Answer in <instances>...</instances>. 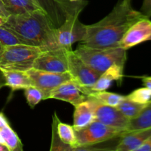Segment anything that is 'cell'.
<instances>
[{
    "label": "cell",
    "instance_id": "cell-1",
    "mask_svg": "<svg viewBox=\"0 0 151 151\" xmlns=\"http://www.w3.org/2000/svg\"><path fill=\"white\" fill-rule=\"evenodd\" d=\"M145 17L141 12L133 8L131 1L119 0L103 19L87 25L85 36L79 44L94 49L119 47V42L127 30Z\"/></svg>",
    "mask_w": 151,
    "mask_h": 151
},
{
    "label": "cell",
    "instance_id": "cell-2",
    "mask_svg": "<svg viewBox=\"0 0 151 151\" xmlns=\"http://www.w3.org/2000/svg\"><path fill=\"white\" fill-rule=\"evenodd\" d=\"M3 25L13 30L26 44L39 47L43 51L60 47L55 27L43 10L10 15Z\"/></svg>",
    "mask_w": 151,
    "mask_h": 151
},
{
    "label": "cell",
    "instance_id": "cell-3",
    "mask_svg": "<svg viewBox=\"0 0 151 151\" xmlns=\"http://www.w3.org/2000/svg\"><path fill=\"white\" fill-rule=\"evenodd\" d=\"M75 52L100 75L112 65L124 66L127 60V50L120 47L94 49L78 44Z\"/></svg>",
    "mask_w": 151,
    "mask_h": 151
},
{
    "label": "cell",
    "instance_id": "cell-4",
    "mask_svg": "<svg viewBox=\"0 0 151 151\" xmlns=\"http://www.w3.org/2000/svg\"><path fill=\"white\" fill-rule=\"evenodd\" d=\"M43 50L28 44L2 47L0 52V69L27 72L32 69L34 61Z\"/></svg>",
    "mask_w": 151,
    "mask_h": 151
},
{
    "label": "cell",
    "instance_id": "cell-5",
    "mask_svg": "<svg viewBox=\"0 0 151 151\" xmlns=\"http://www.w3.org/2000/svg\"><path fill=\"white\" fill-rule=\"evenodd\" d=\"M126 131L107 126L98 121L79 131H75L78 147L76 150H92L91 147L98 143L119 138Z\"/></svg>",
    "mask_w": 151,
    "mask_h": 151
},
{
    "label": "cell",
    "instance_id": "cell-6",
    "mask_svg": "<svg viewBox=\"0 0 151 151\" xmlns=\"http://www.w3.org/2000/svg\"><path fill=\"white\" fill-rule=\"evenodd\" d=\"M83 7H78L73 11L69 12L62 24L56 28L58 44L60 47L70 50L74 43L83 39L86 32L87 25L81 23L78 19V16Z\"/></svg>",
    "mask_w": 151,
    "mask_h": 151
},
{
    "label": "cell",
    "instance_id": "cell-7",
    "mask_svg": "<svg viewBox=\"0 0 151 151\" xmlns=\"http://www.w3.org/2000/svg\"><path fill=\"white\" fill-rule=\"evenodd\" d=\"M69 51V50L64 47L42 51L34 61L32 68L56 73L68 72L67 54Z\"/></svg>",
    "mask_w": 151,
    "mask_h": 151
},
{
    "label": "cell",
    "instance_id": "cell-8",
    "mask_svg": "<svg viewBox=\"0 0 151 151\" xmlns=\"http://www.w3.org/2000/svg\"><path fill=\"white\" fill-rule=\"evenodd\" d=\"M32 82V85L41 91L44 100L49 99L50 92L58 86L72 79L69 72L56 73L31 69L27 72Z\"/></svg>",
    "mask_w": 151,
    "mask_h": 151
},
{
    "label": "cell",
    "instance_id": "cell-9",
    "mask_svg": "<svg viewBox=\"0 0 151 151\" xmlns=\"http://www.w3.org/2000/svg\"><path fill=\"white\" fill-rule=\"evenodd\" d=\"M50 17L52 22L58 27L62 24L69 12L85 6L86 1L81 0L72 2L69 0H33Z\"/></svg>",
    "mask_w": 151,
    "mask_h": 151
},
{
    "label": "cell",
    "instance_id": "cell-10",
    "mask_svg": "<svg viewBox=\"0 0 151 151\" xmlns=\"http://www.w3.org/2000/svg\"><path fill=\"white\" fill-rule=\"evenodd\" d=\"M68 71L72 79L83 87L91 88L98 78L100 74L87 65L72 50L67 54Z\"/></svg>",
    "mask_w": 151,
    "mask_h": 151
},
{
    "label": "cell",
    "instance_id": "cell-11",
    "mask_svg": "<svg viewBox=\"0 0 151 151\" xmlns=\"http://www.w3.org/2000/svg\"><path fill=\"white\" fill-rule=\"evenodd\" d=\"M91 100L94 103L95 121H98L111 128L123 131H128L130 119L118 110L116 107L106 106L93 99Z\"/></svg>",
    "mask_w": 151,
    "mask_h": 151
},
{
    "label": "cell",
    "instance_id": "cell-12",
    "mask_svg": "<svg viewBox=\"0 0 151 151\" xmlns=\"http://www.w3.org/2000/svg\"><path fill=\"white\" fill-rule=\"evenodd\" d=\"M151 35V21L145 17L137 21L127 30L119 42V47L125 50L148 41Z\"/></svg>",
    "mask_w": 151,
    "mask_h": 151
},
{
    "label": "cell",
    "instance_id": "cell-13",
    "mask_svg": "<svg viewBox=\"0 0 151 151\" xmlns=\"http://www.w3.org/2000/svg\"><path fill=\"white\" fill-rule=\"evenodd\" d=\"M84 92V87L72 79L66 81L50 92L49 99H55L67 102L74 106L88 100Z\"/></svg>",
    "mask_w": 151,
    "mask_h": 151
},
{
    "label": "cell",
    "instance_id": "cell-14",
    "mask_svg": "<svg viewBox=\"0 0 151 151\" xmlns=\"http://www.w3.org/2000/svg\"><path fill=\"white\" fill-rule=\"evenodd\" d=\"M151 136V128L125 132L115 147L116 151H137L139 147Z\"/></svg>",
    "mask_w": 151,
    "mask_h": 151
},
{
    "label": "cell",
    "instance_id": "cell-15",
    "mask_svg": "<svg viewBox=\"0 0 151 151\" xmlns=\"http://www.w3.org/2000/svg\"><path fill=\"white\" fill-rule=\"evenodd\" d=\"M95 121L94 103L91 98L75 106L73 116V128L79 131Z\"/></svg>",
    "mask_w": 151,
    "mask_h": 151
},
{
    "label": "cell",
    "instance_id": "cell-16",
    "mask_svg": "<svg viewBox=\"0 0 151 151\" xmlns=\"http://www.w3.org/2000/svg\"><path fill=\"white\" fill-rule=\"evenodd\" d=\"M124 66L114 64L100 75L95 83L90 88L91 91H104L109 88L113 81H121L123 77Z\"/></svg>",
    "mask_w": 151,
    "mask_h": 151
},
{
    "label": "cell",
    "instance_id": "cell-17",
    "mask_svg": "<svg viewBox=\"0 0 151 151\" xmlns=\"http://www.w3.org/2000/svg\"><path fill=\"white\" fill-rule=\"evenodd\" d=\"M6 81V86H8L12 91L19 89H24L32 82L27 72L13 70H2Z\"/></svg>",
    "mask_w": 151,
    "mask_h": 151
},
{
    "label": "cell",
    "instance_id": "cell-18",
    "mask_svg": "<svg viewBox=\"0 0 151 151\" xmlns=\"http://www.w3.org/2000/svg\"><path fill=\"white\" fill-rule=\"evenodd\" d=\"M10 15H20L42 10L33 0H1Z\"/></svg>",
    "mask_w": 151,
    "mask_h": 151
},
{
    "label": "cell",
    "instance_id": "cell-19",
    "mask_svg": "<svg viewBox=\"0 0 151 151\" xmlns=\"http://www.w3.org/2000/svg\"><path fill=\"white\" fill-rule=\"evenodd\" d=\"M0 143L7 146L10 151L23 150V145L10 124L0 127Z\"/></svg>",
    "mask_w": 151,
    "mask_h": 151
},
{
    "label": "cell",
    "instance_id": "cell-20",
    "mask_svg": "<svg viewBox=\"0 0 151 151\" xmlns=\"http://www.w3.org/2000/svg\"><path fill=\"white\" fill-rule=\"evenodd\" d=\"M150 128H151V100L137 117L130 119L127 132Z\"/></svg>",
    "mask_w": 151,
    "mask_h": 151
},
{
    "label": "cell",
    "instance_id": "cell-21",
    "mask_svg": "<svg viewBox=\"0 0 151 151\" xmlns=\"http://www.w3.org/2000/svg\"><path fill=\"white\" fill-rule=\"evenodd\" d=\"M57 131L60 140L66 145L70 146L72 151H75L78 147L75 130L73 126L68 124L63 123L58 119L57 124Z\"/></svg>",
    "mask_w": 151,
    "mask_h": 151
},
{
    "label": "cell",
    "instance_id": "cell-22",
    "mask_svg": "<svg viewBox=\"0 0 151 151\" xmlns=\"http://www.w3.org/2000/svg\"><path fill=\"white\" fill-rule=\"evenodd\" d=\"M147 104H140L129 100L124 96V98L116 106L118 110L120 111L126 117L129 119L137 117L140 112L143 110Z\"/></svg>",
    "mask_w": 151,
    "mask_h": 151
},
{
    "label": "cell",
    "instance_id": "cell-23",
    "mask_svg": "<svg viewBox=\"0 0 151 151\" xmlns=\"http://www.w3.org/2000/svg\"><path fill=\"white\" fill-rule=\"evenodd\" d=\"M88 97L102 104L114 106V107H116L120 103L121 100L124 98V96L115 94V93L109 92L106 90L97 91H92L88 94Z\"/></svg>",
    "mask_w": 151,
    "mask_h": 151
},
{
    "label": "cell",
    "instance_id": "cell-24",
    "mask_svg": "<svg viewBox=\"0 0 151 151\" xmlns=\"http://www.w3.org/2000/svg\"><path fill=\"white\" fill-rule=\"evenodd\" d=\"M58 116L56 114V112H54L52 116V137L51 147H50V151H72V148L68 145H66L60 140L57 131V124L58 120Z\"/></svg>",
    "mask_w": 151,
    "mask_h": 151
},
{
    "label": "cell",
    "instance_id": "cell-25",
    "mask_svg": "<svg viewBox=\"0 0 151 151\" xmlns=\"http://www.w3.org/2000/svg\"><path fill=\"white\" fill-rule=\"evenodd\" d=\"M22 44H26L13 30L4 25L0 26V44L2 47Z\"/></svg>",
    "mask_w": 151,
    "mask_h": 151
},
{
    "label": "cell",
    "instance_id": "cell-26",
    "mask_svg": "<svg viewBox=\"0 0 151 151\" xmlns=\"http://www.w3.org/2000/svg\"><path fill=\"white\" fill-rule=\"evenodd\" d=\"M24 90L27 103L31 109H34L41 100H44L43 93L34 86H29Z\"/></svg>",
    "mask_w": 151,
    "mask_h": 151
},
{
    "label": "cell",
    "instance_id": "cell-27",
    "mask_svg": "<svg viewBox=\"0 0 151 151\" xmlns=\"http://www.w3.org/2000/svg\"><path fill=\"white\" fill-rule=\"evenodd\" d=\"M126 97L135 103L140 104H147L151 100V91L147 87L137 88L133 91Z\"/></svg>",
    "mask_w": 151,
    "mask_h": 151
},
{
    "label": "cell",
    "instance_id": "cell-28",
    "mask_svg": "<svg viewBox=\"0 0 151 151\" xmlns=\"http://www.w3.org/2000/svg\"><path fill=\"white\" fill-rule=\"evenodd\" d=\"M140 12L145 16L150 19L151 17V0H143Z\"/></svg>",
    "mask_w": 151,
    "mask_h": 151
},
{
    "label": "cell",
    "instance_id": "cell-29",
    "mask_svg": "<svg viewBox=\"0 0 151 151\" xmlns=\"http://www.w3.org/2000/svg\"><path fill=\"white\" fill-rule=\"evenodd\" d=\"M137 151H151V136L139 147Z\"/></svg>",
    "mask_w": 151,
    "mask_h": 151
},
{
    "label": "cell",
    "instance_id": "cell-30",
    "mask_svg": "<svg viewBox=\"0 0 151 151\" xmlns=\"http://www.w3.org/2000/svg\"><path fill=\"white\" fill-rule=\"evenodd\" d=\"M0 15L1 16H3V17L5 18V19H7L10 16V13L7 10L4 3H3V1L1 0H0Z\"/></svg>",
    "mask_w": 151,
    "mask_h": 151
},
{
    "label": "cell",
    "instance_id": "cell-31",
    "mask_svg": "<svg viewBox=\"0 0 151 151\" xmlns=\"http://www.w3.org/2000/svg\"><path fill=\"white\" fill-rule=\"evenodd\" d=\"M142 83L145 87L150 90L151 91V76H145L142 78Z\"/></svg>",
    "mask_w": 151,
    "mask_h": 151
},
{
    "label": "cell",
    "instance_id": "cell-32",
    "mask_svg": "<svg viewBox=\"0 0 151 151\" xmlns=\"http://www.w3.org/2000/svg\"><path fill=\"white\" fill-rule=\"evenodd\" d=\"M4 86H6L5 78H4V74H3L2 70L0 69V89H1V88Z\"/></svg>",
    "mask_w": 151,
    "mask_h": 151
},
{
    "label": "cell",
    "instance_id": "cell-33",
    "mask_svg": "<svg viewBox=\"0 0 151 151\" xmlns=\"http://www.w3.org/2000/svg\"><path fill=\"white\" fill-rule=\"evenodd\" d=\"M0 151H10V150H9L8 147H7V146L1 144V143H0Z\"/></svg>",
    "mask_w": 151,
    "mask_h": 151
},
{
    "label": "cell",
    "instance_id": "cell-34",
    "mask_svg": "<svg viewBox=\"0 0 151 151\" xmlns=\"http://www.w3.org/2000/svg\"><path fill=\"white\" fill-rule=\"evenodd\" d=\"M6 20H7V19H5V18L3 17V16H1V15H0V26L4 24L5 23Z\"/></svg>",
    "mask_w": 151,
    "mask_h": 151
},
{
    "label": "cell",
    "instance_id": "cell-35",
    "mask_svg": "<svg viewBox=\"0 0 151 151\" xmlns=\"http://www.w3.org/2000/svg\"><path fill=\"white\" fill-rule=\"evenodd\" d=\"M70 1H72V2H75V1H81V0H69Z\"/></svg>",
    "mask_w": 151,
    "mask_h": 151
},
{
    "label": "cell",
    "instance_id": "cell-36",
    "mask_svg": "<svg viewBox=\"0 0 151 151\" xmlns=\"http://www.w3.org/2000/svg\"><path fill=\"white\" fill-rule=\"evenodd\" d=\"M1 48H2V46H1V44H0V52H1Z\"/></svg>",
    "mask_w": 151,
    "mask_h": 151
},
{
    "label": "cell",
    "instance_id": "cell-37",
    "mask_svg": "<svg viewBox=\"0 0 151 151\" xmlns=\"http://www.w3.org/2000/svg\"><path fill=\"white\" fill-rule=\"evenodd\" d=\"M148 41H151V35H150V38H149Z\"/></svg>",
    "mask_w": 151,
    "mask_h": 151
},
{
    "label": "cell",
    "instance_id": "cell-38",
    "mask_svg": "<svg viewBox=\"0 0 151 151\" xmlns=\"http://www.w3.org/2000/svg\"><path fill=\"white\" fill-rule=\"evenodd\" d=\"M129 1H131V0H129Z\"/></svg>",
    "mask_w": 151,
    "mask_h": 151
}]
</instances>
